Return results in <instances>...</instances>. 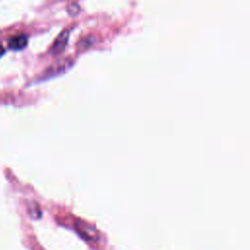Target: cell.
<instances>
[{"label":"cell","mask_w":250,"mask_h":250,"mask_svg":"<svg viewBox=\"0 0 250 250\" xmlns=\"http://www.w3.org/2000/svg\"><path fill=\"white\" fill-rule=\"evenodd\" d=\"M72 64V61L70 59H62L60 61L55 62L54 63H52L49 67H47L44 72L39 76L40 80H44V79H48L57 75L62 74V72H64L67 68H69Z\"/></svg>","instance_id":"6da1fadb"},{"label":"cell","mask_w":250,"mask_h":250,"mask_svg":"<svg viewBox=\"0 0 250 250\" xmlns=\"http://www.w3.org/2000/svg\"><path fill=\"white\" fill-rule=\"evenodd\" d=\"M76 229L77 231L83 236L85 237L86 239L90 240V241H94V240H97V237H98V234H97V231L95 229H93L91 226L85 224V223H82V222H79L77 225H76Z\"/></svg>","instance_id":"7a4b0ae2"},{"label":"cell","mask_w":250,"mask_h":250,"mask_svg":"<svg viewBox=\"0 0 250 250\" xmlns=\"http://www.w3.org/2000/svg\"><path fill=\"white\" fill-rule=\"evenodd\" d=\"M69 38V31L68 30H63L56 39L52 46V53L53 54H60L62 51H63L64 47L67 44Z\"/></svg>","instance_id":"3957f363"},{"label":"cell","mask_w":250,"mask_h":250,"mask_svg":"<svg viewBox=\"0 0 250 250\" xmlns=\"http://www.w3.org/2000/svg\"><path fill=\"white\" fill-rule=\"evenodd\" d=\"M27 36L24 33H19L14 35L10 40H9V47L13 50H21L23 49L26 44H27Z\"/></svg>","instance_id":"277c9868"},{"label":"cell","mask_w":250,"mask_h":250,"mask_svg":"<svg viewBox=\"0 0 250 250\" xmlns=\"http://www.w3.org/2000/svg\"><path fill=\"white\" fill-rule=\"evenodd\" d=\"M4 53H5V48H4V46L0 43V57H1Z\"/></svg>","instance_id":"5b68a950"}]
</instances>
